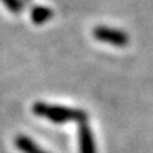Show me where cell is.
<instances>
[{
    "instance_id": "1",
    "label": "cell",
    "mask_w": 153,
    "mask_h": 153,
    "mask_svg": "<svg viewBox=\"0 0 153 153\" xmlns=\"http://www.w3.org/2000/svg\"><path fill=\"white\" fill-rule=\"evenodd\" d=\"M34 114L42 117L54 124H66V122H81L86 121V113L81 109L67 108L62 105H54L47 102H35L32 105Z\"/></svg>"
},
{
    "instance_id": "2",
    "label": "cell",
    "mask_w": 153,
    "mask_h": 153,
    "mask_svg": "<svg viewBox=\"0 0 153 153\" xmlns=\"http://www.w3.org/2000/svg\"><path fill=\"white\" fill-rule=\"evenodd\" d=\"M93 36L100 42L116 46V47H126L129 45V35L122 30L114 28V27L97 26L93 30Z\"/></svg>"
},
{
    "instance_id": "3",
    "label": "cell",
    "mask_w": 153,
    "mask_h": 153,
    "mask_svg": "<svg viewBox=\"0 0 153 153\" xmlns=\"http://www.w3.org/2000/svg\"><path fill=\"white\" fill-rule=\"evenodd\" d=\"M78 145L79 153H97V146H95L91 128L86 121L81 122L78 126Z\"/></svg>"
},
{
    "instance_id": "4",
    "label": "cell",
    "mask_w": 153,
    "mask_h": 153,
    "mask_svg": "<svg viewBox=\"0 0 153 153\" xmlns=\"http://www.w3.org/2000/svg\"><path fill=\"white\" fill-rule=\"evenodd\" d=\"M15 145L22 153H48L43 148H40L36 143H34L32 138L28 136L19 134L15 137Z\"/></svg>"
},
{
    "instance_id": "5",
    "label": "cell",
    "mask_w": 153,
    "mask_h": 153,
    "mask_svg": "<svg viewBox=\"0 0 153 153\" xmlns=\"http://www.w3.org/2000/svg\"><path fill=\"white\" fill-rule=\"evenodd\" d=\"M53 10L48 7H43V5H38L34 7L31 11V20L35 24H43L46 22H48L53 18Z\"/></svg>"
},
{
    "instance_id": "6",
    "label": "cell",
    "mask_w": 153,
    "mask_h": 153,
    "mask_svg": "<svg viewBox=\"0 0 153 153\" xmlns=\"http://www.w3.org/2000/svg\"><path fill=\"white\" fill-rule=\"evenodd\" d=\"M12 13H20L23 10V3L20 0H0Z\"/></svg>"
}]
</instances>
